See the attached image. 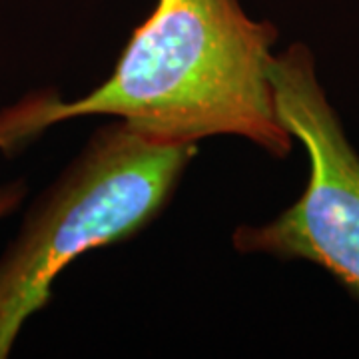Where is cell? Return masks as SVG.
I'll return each mask as SVG.
<instances>
[{
    "label": "cell",
    "instance_id": "4",
    "mask_svg": "<svg viewBox=\"0 0 359 359\" xmlns=\"http://www.w3.org/2000/svg\"><path fill=\"white\" fill-rule=\"evenodd\" d=\"M26 194V184L22 180H16V182H11L6 186H0V218L8 216L11 212H14L22 198Z\"/></svg>",
    "mask_w": 359,
    "mask_h": 359
},
{
    "label": "cell",
    "instance_id": "1",
    "mask_svg": "<svg viewBox=\"0 0 359 359\" xmlns=\"http://www.w3.org/2000/svg\"><path fill=\"white\" fill-rule=\"evenodd\" d=\"M278 28L254 20L240 0H158L134 28L114 72L66 102L39 94L0 112V150L65 120L116 116L158 144L240 136L273 158L292 150L268 76Z\"/></svg>",
    "mask_w": 359,
    "mask_h": 359
},
{
    "label": "cell",
    "instance_id": "3",
    "mask_svg": "<svg viewBox=\"0 0 359 359\" xmlns=\"http://www.w3.org/2000/svg\"><path fill=\"white\" fill-rule=\"evenodd\" d=\"M268 76L278 118L309 156L302 198L264 226H240V254L308 259L359 299V156L321 88L313 54L292 44L271 54Z\"/></svg>",
    "mask_w": 359,
    "mask_h": 359
},
{
    "label": "cell",
    "instance_id": "2",
    "mask_svg": "<svg viewBox=\"0 0 359 359\" xmlns=\"http://www.w3.org/2000/svg\"><path fill=\"white\" fill-rule=\"evenodd\" d=\"M196 154V144H158L122 120L92 134L0 257V359L11 355L28 318L46 308L60 271L146 228Z\"/></svg>",
    "mask_w": 359,
    "mask_h": 359
}]
</instances>
